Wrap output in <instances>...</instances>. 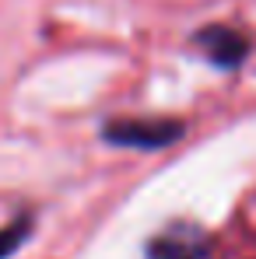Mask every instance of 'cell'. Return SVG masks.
<instances>
[{
  "label": "cell",
  "mask_w": 256,
  "mask_h": 259,
  "mask_svg": "<svg viewBox=\"0 0 256 259\" xmlns=\"http://www.w3.org/2000/svg\"><path fill=\"white\" fill-rule=\"evenodd\" d=\"M148 259H214L211 238L197 224H169L148 242Z\"/></svg>",
  "instance_id": "cell-3"
},
{
  "label": "cell",
  "mask_w": 256,
  "mask_h": 259,
  "mask_svg": "<svg viewBox=\"0 0 256 259\" xmlns=\"http://www.w3.org/2000/svg\"><path fill=\"white\" fill-rule=\"evenodd\" d=\"M193 46L211 60L217 70H239L246 63L249 49H253L249 35L232 28V25H204V28H197L193 32Z\"/></svg>",
  "instance_id": "cell-2"
},
{
  "label": "cell",
  "mask_w": 256,
  "mask_h": 259,
  "mask_svg": "<svg viewBox=\"0 0 256 259\" xmlns=\"http://www.w3.org/2000/svg\"><path fill=\"white\" fill-rule=\"evenodd\" d=\"M28 235H32V217L28 214H21V217H14L11 224H4L0 228V259H11L28 242Z\"/></svg>",
  "instance_id": "cell-4"
},
{
  "label": "cell",
  "mask_w": 256,
  "mask_h": 259,
  "mask_svg": "<svg viewBox=\"0 0 256 259\" xmlns=\"http://www.w3.org/2000/svg\"><path fill=\"white\" fill-rule=\"evenodd\" d=\"M186 133V123L179 119H109L102 126V140L116 144V147H130V151H162L172 147L179 137Z\"/></svg>",
  "instance_id": "cell-1"
}]
</instances>
